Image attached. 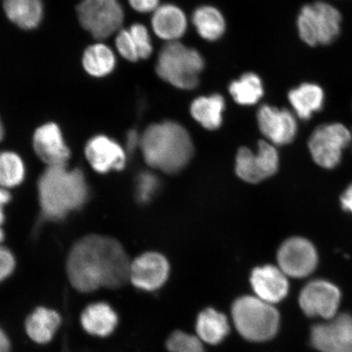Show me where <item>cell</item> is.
<instances>
[{
    "label": "cell",
    "mask_w": 352,
    "mask_h": 352,
    "mask_svg": "<svg viewBox=\"0 0 352 352\" xmlns=\"http://www.w3.org/2000/svg\"><path fill=\"white\" fill-rule=\"evenodd\" d=\"M131 266L120 241L109 236L88 235L73 245L66 270L74 287L88 293L100 287H122L130 280Z\"/></svg>",
    "instance_id": "cell-1"
},
{
    "label": "cell",
    "mask_w": 352,
    "mask_h": 352,
    "mask_svg": "<svg viewBox=\"0 0 352 352\" xmlns=\"http://www.w3.org/2000/svg\"><path fill=\"white\" fill-rule=\"evenodd\" d=\"M140 147L149 166L168 174L183 170L193 153L190 135L173 121L149 126L140 136Z\"/></svg>",
    "instance_id": "cell-2"
},
{
    "label": "cell",
    "mask_w": 352,
    "mask_h": 352,
    "mask_svg": "<svg viewBox=\"0 0 352 352\" xmlns=\"http://www.w3.org/2000/svg\"><path fill=\"white\" fill-rule=\"evenodd\" d=\"M38 196L44 217L63 218L85 205L88 197L85 175L65 165L48 166L38 180Z\"/></svg>",
    "instance_id": "cell-3"
},
{
    "label": "cell",
    "mask_w": 352,
    "mask_h": 352,
    "mask_svg": "<svg viewBox=\"0 0 352 352\" xmlns=\"http://www.w3.org/2000/svg\"><path fill=\"white\" fill-rule=\"evenodd\" d=\"M232 318L237 331L250 342L272 340L280 327L278 311L256 296L237 298L232 307Z\"/></svg>",
    "instance_id": "cell-4"
},
{
    "label": "cell",
    "mask_w": 352,
    "mask_h": 352,
    "mask_svg": "<svg viewBox=\"0 0 352 352\" xmlns=\"http://www.w3.org/2000/svg\"><path fill=\"white\" fill-rule=\"evenodd\" d=\"M204 57L197 50L178 41L167 43L162 48L156 72L162 80L179 89L190 90L199 83L204 68Z\"/></svg>",
    "instance_id": "cell-5"
},
{
    "label": "cell",
    "mask_w": 352,
    "mask_h": 352,
    "mask_svg": "<svg viewBox=\"0 0 352 352\" xmlns=\"http://www.w3.org/2000/svg\"><path fill=\"white\" fill-rule=\"evenodd\" d=\"M342 16L337 8L324 1L306 4L297 19L299 37L308 46H327L341 33Z\"/></svg>",
    "instance_id": "cell-6"
},
{
    "label": "cell",
    "mask_w": 352,
    "mask_h": 352,
    "mask_svg": "<svg viewBox=\"0 0 352 352\" xmlns=\"http://www.w3.org/2000/svg\"><path fill=\"white\" fill-rule=\"evenodd\" d=\"M351 140V132L345 125L327 123L312 132L308 148L316 164L325 169H333L340 164L342 151L349 147Z\"/></svg>",
    "instance_id": "cell-7"
},
{
    "label": "cell",
    "mask_w": 352,
    "mask_h": 352,
    "mask_svg": "<svg viewBox=\"0 0 352 352\" xmlns=\"http://www.w3.org/2000/svg\"><path fill=\"white\" fill-rule=\"evenodd\" d=\"M82 28L96 38H108L120 30L124 12L118 0H82L77 8Z\"/></svg>",
    "instance_id": "cell-8"
},
{
    "label": "cell",
    "mask_w": 352,
    "mask_h": 352,
    "mask_svg": "<svg viewBox=\"0 0 352 352\" xmlns=\"http://www.w3.org/2000/svg\"><path fill=\"white\" fill-rule=\"evenodd\" d=\"M279 156L274 145L261 140L258 151L239 149L236 157V173L244 182L256 184L270 177L278 169Z\"/></svg>",
    "instance_id": "cell-9"
},
{
    "label": "cell",
    "mask_w": 352,
    "mask_h": 352,
    "mask_svg": "<svg viewBox=\"0 0 352 352\" xmlns=\"http://www.w3.org/2000/svg\"><path fill=\"white\" fill-rule=\"evenodd\" d=\"M277 262L286 276L303 278L314 272L318 266V252L309 241L302 237H292L280 245Z\"/></svg>",
    "instance_id": "cell-10"
},
{
    "label": "cell",
    "mask_w": 352,
    "mask_h": 352,
    "mask_svg": "<svg viewBox=\"0 0 352 352\" xmlns=\"http://www.w3.org/2000/svg\"><path fill=\"white\" fill-rule=\"evenodd\" d=\"M341 301V292L336 285L324 280L311 281L302 289L299 305L310 318H336Z\"/></svg>",
    "instance_id": "cell-11"
},
{
    "label": "cell",
    "mask_w": 352,
    "mask_h": 352,
    "mask_svg": "<svg viewBox=\"0 0 352 352\" xmlns=\"http://www.w3.org/2000/svg\"><path fill=\"white\" fill-rule=\"evenodd\" d=\"M311 345L320 352H352V316H336L327 323L314 325Z\"/></svg>",
    "instance_id": "cell-12"
},
{
    "label": "cell",
    "mask_w": 352,
    "mask_h": 352,
    "mask_svg": "<svg viewBox=\"0 0 352 352\" xmlns=\"http://www.w3.org/2000/svg\"><path fill=\"white\" fill-rule=\"evenodd\" d=\"M257 121L262 134L272 144H288L296 138L298 131L296 118L288 109L263 104L258 110Z\"/></svg>",
    "instance_id": "cell-13"
},
{
    "label": "cell",
    "mask_w": 352,
    "mask_h": 352,
    "mask_svg": "<svg viewBox=\"0 0 352 352\" xmlns=\"http://www.w3.org/2000/svg\"><path fill=\"white\" fill-rule=\"evenodd\" d=\"M169 272V263L164 255L145 253L131 262L130 280L135 287L153 292L164 285Z\"/></svg>",
    "instance_id": "cell-14"
},
{
    "label": "cell",
    "mask_w": 352,
    "mask_h": 352,
    "mask_svg": "<svg viewBox=\"0 0 352 352\" xmlns=\"http://www.w3.org/2000/svg\"><path fill=\"white\" fill-rule=\"evenodd\" d=\"M33 145L38 156L48 166L65 165L70 156L59 126L54 122L47 123L35 131Z\"/></svg>",
    "instance_id": "cell-15"
},
{
    "label": "cell",
    "mask_w": 352,
    "mask_h": 352,
    "mask_svg": "<svg viewBox=\"0 0 352 352\" xmlns=\"http://www.w3.org/2000/svg\"><path fill=\"white\" fill-rule=\"evenodd\" d=\"M250 283L255 296L272 305L283 301L289 292L287 276L272 265L254 268Z\"/></svg>",
    "instance_id": "cell-16"
},
{
    "label": "cell",
    "mask_w": 352,
    "mask_h": 352,
    "mask_svg": "<svg viewBox=\"0 0 352 352\" xmlns=\"http://www.w3.org/2000/svg\"><path fill=\"white\" fill-rule=\"evenodd\" d=\"M85 154L91 166L101 173L122 170L126 164V154L120 144L105 135L91 139L86 145Z\"/></svg>",
    "instance_id": "cell-17"
},
{
    "label": "cell",
    "mask_w": 352,
    "mask_h": 352,
    "mask_svg": "<svg viewBox=\"0 0 352 352\" xmlns=\"http://www.w3.org/2000/svg\"><path fill=\"white\" fill-rule=\"evenodd\" d=\"M188 21L184 12L173 4H164L153 12L152 28L158 38L168 43L178 41L186 32Z\"/></svg>",
    "instance_id": "cell-18"
},
{
    "label": "cell",
    "mask_w": 352,
    "mask_h": 352,
    "mask_svg": "<svg viewBox=\"0 0 352 352\" xmlns=\"http://www.w3.org/2000/svg\"><path fill=\"white\" fill-rule=\"evenodd\" d=\"M288 99L296 116L306 121L322 109L325 96L318 85L305 82L289 91Z\"/></svg>",
    "instance_id": "cell-19"
},
{
    "label": "cell",
    "mask_w": 352,
    "mask_h": 352,
    "mask_svg": "<svg viewBox=\"0 0 352 352\" xmlns=\"http://www.w3.org/2000/svg\"><path fill=\"white\" fill-rule=\"evenodd\" d=\"M81 323L83 329L91 336L107 337L116 328L118 316L107 303L96 302L83 311Z\"/></svg>",
    "instance_id": "cell-20"
},
{
    "label": "cell",
    "mask_w": 352,
    "mask_h": 352,
    "mask_svg": "<svg viewBox=\"0 0 352 352\" xmlns=\"http://www.w3.org/2000/svg\"><path fill=\"white\" fill-rule=\"evenodd\" d=\"M230 331L227 316L214 308H206L197 316V337L202 342L217 345L228 336Z\"/></svg>",
    "instance_id": "cell-21"
},
{
    "label": "cell",
    "mask_w": 352,
    "mask_h": 352,
    "mask_svg": "<svg viewBox=\"0 0 352 352\" xmlns=\"http://www.w3.org/2000/svg\"><path fill=\"white\" fill-rule=\"evenodd\" d=\"M226 100L222 96L214 94L200 96L192 101L190 113L195 120L208 130H217L223 122Z\"/></svg>",
    "instance_id": "cell-22"
},
{
    "label": "cell",
    "mask_w": 352,
    "mask_h": 352,
    "mask_svg": "<svg viewBox=\"0 0 352 352\" xmlns=\"http://www.w3.org/2000/svg\"><path fill=\"white\" fill-rule=\"evenodd\" d=\"M60 321V316L56 311L38 307L26 320V332L33 341L44 344L52 340Z\"/></svg>",
    "instance_id": "cell-23"
},
{
    "label": "cell",
    "mask_w": 352,
    "mask_h": 352,
    "mask_svg": "<svg viewBox=\"0 0 352 352\" xmlns=\"http://www.w3.org/2000/svg\"><path fill=\"white\" fill-rule=\"evenodd\" d=\"M3 10L13 23L25 30H32L43 17L42 0H3Z\"/></svg>",
    "instance_id": "cell-24"
},
{
    "label": "cell",
    "mask_w": 352,
    "mask_h": 352,
    "mask_svg": "<svg viewBox=\"0 0 352 352\" xmlns=\"http://www.w3.org/2000/svg\"><path fill=\"white\" fill-rule=\"evenodd\" d=\"M192 24L197 32L208 41H218L226 32V19L217 8L202 6L192 14Z\"/></svg>",
    "instance_id": "cell-25"
},
{
    "label": "cell",
    "mask_w": 352,
    "mask_h": 352,
    "mask_svg": "<svg viewBox=\"0 0 352 352\" xmlns=\"http://www.w3.org/2000/svg\"><path fill=\"white\" fill-rule=\"evenodd\" d=\"M116 63L113 52L102 43L87 47L82 57L83 67L90 76L94 77L107 76L113 72Z\"/></svg>",
    "instance_id": "cell-26"
},
{
    "label": "cell",
    "mask_w": 352,
    "mask_h": 352,
    "mask_svg": "<svg viewBox=\"0 0 352 352\" xmlns=\"http://www.w3.org/2000/svg\"><path fill=\"white\" fill-rule=\"evenodd\" d=\"M230 95L241 105H253L258 102L264 94L261 78L254 73H246L230 86Z\"/></svg>",
    "instance_id": "cell-27"
},
{
    "label": "cell",
    "mask_w": 352,
    "mask_h": 352,
    "mask_svg": "<svg viewBox=\"0 0 352 352\" xmlns=\"http://www.w3.org/2000/svg\"><path fill=\"white\" fill-rule=\"evenodd\" d=\"M25 167L21 157L12 152L0 153V184L13 187L23 180Z\"/></svg>",
    "instance_id": "cell-28"
},
{
    "label": "cell",
    "mask_w": 352,
    "mask_h": 352,
    "mask_svg": "<svg viewBox=\"0 0 352 352\" xmlns=\"http://www.w3.org/2000/svg\"><path fill=\"white\" fill-rule=\"evenodd\" d=\"M166 346L169 352H206L199 338L179 330L170 334Z\"/></svg>",
    "instance_id": "cell-29"
},
{
    "label": "cell",
    "mask_w": 352,
    "mask_h": 352,
    "mask_svg": "<svg viewBox=\"0 0 352 352\" xmlns=\"http://www.w3.org/2000/svg\"><path fill=\"white\" fill-rule=\"evenodd\" d=\"M129 30L138 48L140 59L148 58L153 52V45L148 29L142 24L135 23Z\"/></svg>",
    "instance_id": "cell-30"
},
{
    "label": "cell",
    "mask_w": 352,
    "mask_h": 352,
    "mask_svg": "<svg viewBox=\"0 0 352 352\" xmlns=\"http://www.w3.org/2000/svg\"><path fill=\"white\" fill-rule=\"evenodd\" d=\"M160 182L155 175L144 173L140 174L136 182V197L140 202H148L155 195Z\"/></svg>",
    "instance_id": "cell-31"
},
{
    "label": "cell",
    "mask_w": 352,
    "mask_h": 352,
    "mask_svg": "<svg viewBox=\"0 0 352 352\" xmlns=\"http://www.w3.org/2000/svg\"><path fill=\"white\" fill-rule=\"evenodd\" d=\"M116 43L117 50L123 58L131 63L140 60L138 48L129 30H122L118 32Z\"/></svg>",
    "instance_id": "cell-32"
},
{
    "label": "cell",
    "mask_w": 352,
    "mask_h": 352,
    "mask_svg": "<svg viewBox=\"0 0 352 352\" xmlns=\"http://www.w3.org/2000/svg\"><path fill=\"white\" fill-rule=\"evenodd\" d=\"M15 267V259L10 250L0 248V283L12 274Z\"/></svg>",
    "instance_id": "cell-33"
},
{
    "label": "cell",
    "mask_w": 352,
    "mask_h": 352,
    "mask_svg": "<svg viewBox=\"0 0 352 352\" xmlns=\"http://www.w3.org/2000/svg\"><path fill=\"white\" fill-rule=\"evenodd\" d=\"M133 10L142 13L154 12L160 7V0H129Z\"/></svg>",
    "instance_id": "cell-34"
},
{
    "label": "cell",
    "mask_w": 352,
    "mask_h": 352,
    "mask_svg": "<svg viewBox=\"0 0 352 352\" xmlns=\"http://www.w3.org/2000/svg\"><path fill=\"white\" fill-rule=\"evenodd\" d=\"M340 200L342 209L352 214V184L342 193Z\"/></svg>",
    "instance_id": "cell-35"
},
{
    "label": "cell",
    "mask_w": 352,
    "mask_h": 352,
    "mask_svg": "<svg viewBox=\"0 0 352 352\" xmlns=\"http://www.w3.org/2000/svg\"><path fill=\"white\" fill-rule=\"evenodd\" d=\"M10 199V193L6 191V189L0 188V223H2L4 220L3 206L6 205Z\"/></svg>",
    "instance_id": "cell-36"
},
{
    "label": "cell",
    "mask_w": 352,
    "mask_h": 352,
    "mask_svg": "<svg viewBox=\"0 0 352 352\" xmlns=\"http://www.w3.org/2000/svg\"><path fill=\"white\" fill-rule=\"evenodd\" d=\"M10 342L6 333L0 329V352H10Z\"/></svg>",
    "instance_id": "cell-37"
},
{
    "label": "cell",
    "mask_w": 352,
    "mask_h": 352,
    "mask_svg": "<svg viewBox=\"0 0 352 352\" xmlns=\"http://www.w3.org/2000/svg\"><path fill=\"white\" fill-rule=\"evenodd\" d=\"M140 138L138 134V132L135 131H131L129 135H127V146L129 149H134L136 145H140Z\"/></svg>",
    "instance_id": "cell-38"
},
{
    "label": "cell",
    "mask_w": 352,
    "mask_h": 352,
    "mask_svg": "<svg viewBox=\"0 0 352 352\" xmlns=\"http://www.w3.org/2000/svg\"><path fill=\"white\" fill-rule=\"evenodd\" d=\"M3 138V126L1 121H0V140Z\"/></svg>",
    "instance_id": "cell-39"
},
{
    "label": "cell",
    "mask_w": 352,
    "mask_h": 352,
    "mask_svg": "<svg viewBox=\"0 0 352 352\" xmlns=\"http://www.w3.org/2000/svg\"><path fill=\"white\" fill-rule=\"evenodd\" d=\"M3 239V232L1 230V228H0V242H1Z\"/></svg>",
    "instance_id": "cell-40"
}]
</instances>
